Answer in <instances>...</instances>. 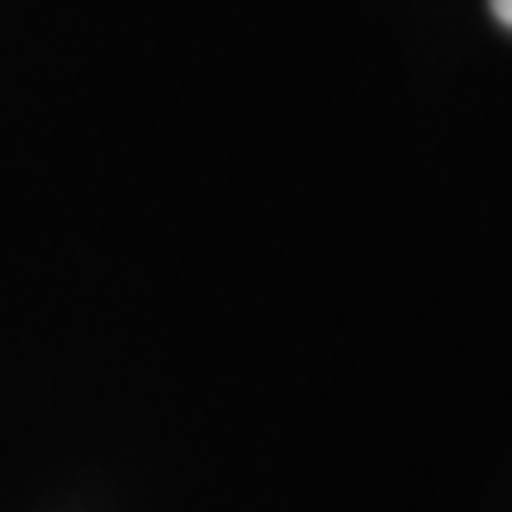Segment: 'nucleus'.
I'll return each mask as SVG.
<instances>
[{
    "label": "nucleus",
    "mask_w": 512,
    "mask_h": 512,
    "mask_svg": "<svg viewBox=\"0 0 512 512\" xmlns=\"http://www.w3.org/2000/svg\"><path fill=\"white\" fill-rule=\"evenodd\" d=\"M494 15H498V19H503V24H508V29H512V0H494Z\"/></svg>",
    "instance_id": "obj_1"
}]
</instances>
